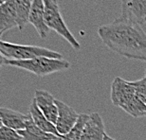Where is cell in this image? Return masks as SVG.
Returning <instances> with one entry per match:
<instances>
[{
  "instance_id": "obj_15",
  "label": "cell",
  "mask_w": 146,
  "mask_h": 140,
  "mask_svg": "<svg viewBox=\"0 0 146 140\" xmlns=\"http://www.w3.org/2000/svg\"><path fill=\"white\" fill-rule=\"evenodd\" d=\"M31 5H33V0H15L17 22H18V28L20 30H22L27 23H29Z\"/></svg>"
},
{
  "instance_id": "obj_22",
  "label": "cell",
  "mask_w": 146,
  "mask_h": 140,
  "mask_svg": "<svg viewBox=\"0 0 146 140\" xmlns=\"http://www.w3.org/2000/svg\"><path fill=\"white\" fill-rule=\"evenodd\" d=\"M1 125H2V122H1V120H0V126H1Z\"/></svg>"
},
{
  "instance_id": "obj_3",
  "label": "cell",
  "mask_w": 146,
  "mask_h": 140,
  "mask_svg": "<svg viewBox=\"0 0 146 140\" xmlns=\"http://www.w3.org/2000/svg\"><path fill=\"white\" fill-rule=\"evenodd\" d=\"M0 52L7 60L25 61L38 57H48L52 59H63V55L54 50L36 46L18 45L0 40Z\"/></svg>"
},
{
  "instance_id": "obj_7",
  "label": "cell",
  "mask_w": 146,
  "mask_h": 140,
  "mask_svg": "<svg viewBox=\"0 0 146 140\" xmlns=\"http://www.w3.org/2000/svg\"><path fill=\"white\" fill-rule=\"evenodd\" d=\"M34 100L36 101L38 108L46 119L52 124H56L58 118V107L56 100L53 98V96L46 90L37 89L35 90Z\"/></svg>"
},
{
  "instance_id": "obj_5",
  "label": "cell",
  "mask_w": 146,
  "mask_h": 140,
  "mask_svg": "<svg viewBox=\"0 0 146 140\" xmlns=\"http://www.w3.org/2000/svg\"><path fill=\"white\" fill-rule=\"evenodd\" d=\"M45 5V21L49 30L62 36L74 49H80L81 45L69 30L61 13L58 0H43Z\"/></svg>"
},
{
  "instance_id": "obj_1",
  "label": "cell",
  "mask_w": 146,
  "mask_h": 140,
  "mask_svg": "<svg viewBox=\"0 0 146 140\" xmlns=\"http://www.w3.org/2000/svg\"><path fill=\"white\" fill-rule=\"evenodd\" d=\"M141 24L119 16L98 28V35L109 49L128 59L146 62V33Z\"/></svg>"
},
{
  "instance_id": "obj_6",
  "label": "cell",
  "mask_w": 146,
  "mask_h": 140,
  "mask_svg": "<svg viewBox=\"0 0 146 140\" xmlns=\"http://www.w3.org/2000/svg\"><path fill=\"white\" fill-rule=\"evenodd\" d=\"M56 104L58 107V118L55 126L58 133L63 136L70 132L80 115L72 107L64 103L63 101L56 100Z\"/></svg>"
},
{
  "instance_id": "obj_8",
  "label": "cell",
  "mask_w": 146,
  "mask_h": 140,
  "mask_svg": "<svg viewBox=\"0 0 146 140\" xmlns=\"http://www.w3.org/2000/svg\"><path fill=\"white\" fill-rule=\"evenodd\" d=\"M29 23L33 26L42 39L46 38L49 32V28L45 21V5L43 0H33Z\"/></svg>"
},
{
  "instance_id": "obj_19",
  "label": "cell",
  "mask_w": 146,
  "mask_h": 140,
  "mask_svg": "<svg viewBox=\"0 0 146 140\" xmlns=\"http://www.w3.org/2000/svg\"><path fill=\"white\" fill-rule=\"evenodd\" d=\"M104 140H115V139H114V138H112V137H110L109 135H106V136H104Z\"/></svg>"
},
{
  "instance_id": "obj_12",
  "label": "cell",
  "mask_w": 146,
  "mask_h": 140,
  "mask_svg": "<svg viewBox=\"0 0 146 140\" xmlns=\"http://www.w3.org/2000/svg\"><path fill=\"white\" fill-rule=\"evenodd\" d=\"M14 28H18L15 0H9L0 6V32L3 34Z\"/></svg>"
},
{
  "instance_id": "obj_18",
  "label": "cell",
  "mask_w": 146,
  "mask_h": 140,
  "mask_svg": "<svg viewBox=\"0 0 146 140\" xmlns=\"http://www.w3.org/2000/svg\"><path fill=\"white\" fill-rule=\"evenodd\" d=\"M0 140H23L18 132L1 125L0 126Z\"/></svg>"
},
{
  "instance_id": "obj_16",
  "label": "cell",
  "mask_w": 146,
  "mask_h": 140,
  "mask_svg": "<svg viewBox=\"0 0 146 140\" xmlns=\"http://www.w3.org/2000/svg\"><path fill=\"white\" fill-rule=\"evenodd\" d=\"M89 115L86 114H81L79 118L73 128L70 130L68 135H63V140H81V136L83 135L84 126H86L87 120H88Z\"/></svg>"
},
{
  "instance_id": "obj_23",
  "label": "cell",
  "mask_w": 146,
  "mask_h": 140,
  "mask_svg": "<svg viewBox=\"0 0 146 140\" xmlns=\"http://www.w3.org/2000/svg\"><path fill=\"white\" fill-rule=\"evenodd\" d=\"M144 73H145V77H146V68H145V72Z\"/></svg>"
},
{
  "instance_id": "obj_20",
  "label": "cell",
  "mask_w": 146,
  "mask_h": 140,
  "mask_svg": "<svg viewBox=\"0 0 146 140\" xmlns=\"http://www.w3.org/2000/svg\"><path fill=\"white\" fill-rule=\"evenodd\" d=\"M7 1H9V0H0V6L3 5V4H4V3H6Z\"/></svg>"
},
{
  "instance_id": "obj_24",
  "label": "cell",
  "mask_w": 146,
  "mask_h": 140,
  "mask_svg": "<svg viewBox=\"0 0 146 140\" xmlns=\"http://www.w3.org/2000/svg\"><path fill=\"white\" fill-rule=\"evenodd\" d=\"M144 22H146V18H145V19H144Z\"/></svg>"
},
{
  "instance_id": "obj_10",
  "label": "cell",
  "mask_w": 146,
  "mask_h": 140,
  "mask_svg": "<svg viewBox=\"0 0 146 140\" xmlns=\"http://www.w3.org/2000/svg\"><path fill=\"white\" fill-rule=\"evenodd\" d=\"M106 135V133L102 116L98 113L90 114L81 136V140H104Z\"/></svg>"
},
{
  "instance_id": "obj_4",
  "label": "cell",
  "mask_w": 146,
  "mask_h": 140,
  "mask_svg": "<svg viewBox=\"0 0 146 140\" xmlns=\"http://www.w3.org/2000/svg\"><path fill=\"white\" fill-rule=\"evenodd\" d=\"M7 65L27 70L28 72L33 73L38 77H45L70 67V63L66 60L52 59L48 57H38L35 59L25 61L7 60Z\"/></svg>"
},
{
  "instance_id": "obj_9",
  "label": "cell",
  "mask_w": 146,
  "mask_h": 140,
  "mask_svg": "<svg viewBox=\"0 0 146 140\" xmlns=\"http://www.w3.org/2000/svg\"><path fill=\"white\" fill-rule=\"evenodd\" d=\"M121 15L139 23L146 18V0H121Z\"/></svg>"
},
{
  "instance_id": "obj_17",
  "label": "cell",
  "mask_w": 146,
  "mask_h": 140,
  "mask_svg": "<svg viewBox=\"0 0 146 140\" xmlns=\"http://www.w3.org/2000/svg\"><path fill=\"white\" fill-rule=\"evenodd\" d=\"M133 87L135 88L136 95L142 102L146 104V77L138 81H130Z\"/></svg>"
},
{
  "instance_id": "obj_21",
  "label": "cell",
  "mask_w": 146,
  "mask_h": 140,
  "mask_svg": "<svg viewBox=\"0 0 146 140\" xmlns=\"http://www.w3.org/2000/svg\"><path fill=\"white\" fill-rule=\"evenodd\" d=\"M2 35H3V34H2L1 32H0V40H1V36H2Z\"/></svg>"
},
{
  "instance_id": "obj_2",
  "label": "cell",
  "mask_w": 146,
  "mask_h": 140,
  "mask_svg": "<svg viewBox=\"0 0 146 140\" xmlns=\"http://www.w3.org/2000/svg\"><path fill=\"white\" fill-rule=\"evenodd\" d=\"M110 98L115 106L121 108L133 118L146 116V104L138 98L130 81L116 77L111 83Z\"/></svg>"
},
{
  "instance_id": "obj_13",
  "label": "cell",
  "mask_w": 146,
  "mask_h": 140,
  "mask_svg": "<svg viewBox=\"0 0 146 140\" xmlns=\"http://www.w3.org/2000/svg\"><path fill=\"white\" fill-rule=\"evenodd\" d=\"M18 133L21 135L23 140H63L62 135L58 136L41 130L34 123L31 116H30V118H29L25 129L18 131Z\"/></svg>"
},
{
  "instance_id": "obj_14",
  "label": "cell",
  "mask_w": 146,
  "mask_h": 140,
  "mask_svg": "<svg viewBox=\"0 0 146 140\" xmlns=\"http://www.w3.org/2000/svg\"><path fill=\"white\" fill-rule=\"evenodd\" d=\"M30 115L31 116V118H33V120L34 121V123L42 131L60 136V135L57 132L56 126L54 124H52L50 121H48L46 116L43 115V113L38 108L37 103L34 98L31 100L30 105Z\"/></svg>"
},
{
  "instance_id": "obj_11",
  "label": "cell",
  "mask_w": 146,
  "mask_h": 140,
  "mask_svg": "<svg viewBox=\"0 0 146 140\" xmlns=\"http://www.w3.org/2000/svg\"><path fill=\"white\" fill-rule=\"evenodd\" d=\"M30 116V115H24L10 108L0 107V120L2 125L16 132L25 129Z\"/></svg>"
}]
</instances>
